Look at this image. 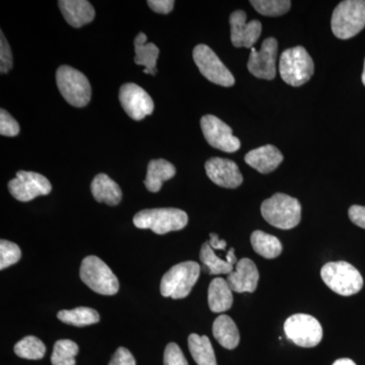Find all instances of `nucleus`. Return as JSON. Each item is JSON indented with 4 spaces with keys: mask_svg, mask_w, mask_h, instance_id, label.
I'll list each match as a JSON object with an SVG mask.
<instances>
[{
    "mask_svg": "<svg viewBox=\"0 0 365 365\" xmlns=\"http://www.w3.org/2000/svg\"><path fill=\"white\" fill-rule=\"evenodd\" d=\"M262 216L268 223L280 230H292L302 220V206L297 199L277 193L261 206Z\"/></svg>",
    "mask_w": 365,
    "mask_h": 365,
    "instance_id": "1",
    "label": "nucleus"
},
{
    "mask_svg": "<svg viewBox=\"0 0 365 365\" xmlns=\"http://www.w3.org/2000/svg\"><path fill=\"white\" fill-rule=\"evenodd\" d=\"M133 223L141 230H151L155 234L165 235L186 227L188 215L178 208L145 209L134 215Z\"/></svg>",
    "mask_w": 365,
    "mask_h": 365,
    "instance_id": "2",
    "label": "nucleus"
},
{
    "mask_svg": "<svg viewBox=\"0 0 365 365\" xmlns=\"http://www.w3.org/2000/svg\"><path fill=\"white\" fill-rule=\"evenodd\" d=\"M327 287L343 297L359 294L364 287V278L356 268L347 262H331L321 270Z\"/></svg>",
    "mask_w": 365,
    "mask_h": 365,
    "instance_id": "3",
    "label": "nucleus"
},
{
    "mask_svg": "<svg viewBox=\"0 0 365 365\" xmlns=\"http://www.w3.org/2000/svg\"><path fill=\"white\" fill-rule=\"evenodd\" d=\"M200 266L193 261L182 262L170 269L160 282V294L174 299H185L200 276Z\"/></svg>",
    "mask_w": 365,
    "mask_h": 365,
    "instance_id": "4",
    "label": "nucleus"
},
{
    "mask_svg": "<svg viewBox=\"0 0 365 365\" xmlns=\"http://www.w3.org/2000/svg\"><path fill=\"white\" fill-rule=\"evenodd\" d=\"M331 26L334 35L347 40L361 32L365 26L364 0H345L336 7Z\"/></svg>",
    "mask_w": 365,
    "mask_h": 365,
    "instance_id": "5",
    "label": "nucleus"
},
{
    "mask_svg": "<svg viewBox=\"0 0 365 365\" xmlns=\"http://www.w3.org/2000/svg\"><path fill=\"white\" fill-rule=\"evenodd\" d=\"M281 78L292 86L304 85L314 72L313 59L302 46L290 48L281 54L279 61Z\"/></svg>",
    "mask_w": 365,
    "mask_h": 365,
    "instance_id": "6",
    "label": "nucleus"
},
{
    "mask_svg": "<svg viewBox=\"0 0 365 365\" xmlns=\"http://www.w3.org/2000/svg\"><path fill=\"white\" fill-rule=\"evenodd\" d=\"M56 83L60 93L69 105L83 108L90 103L91 83L83 72L71 66H60L56 72Z\"/></svg>",
    "mask_w": 365,
    "mask_h": 365,
    "instance_id": "7",
    "label": "nucleus"
},
{
    "mask_svg": "<svg viewBox=\"0 0 365 365\" xmlns=\"http://www.w3.org/2000/svg\"><path fill=\"white\" fill-rule=\"evenodd\" d=\"M79 276L81 281L97 294L114 295L119 292V281L116 275L97 256H88L83 259Z\"/></svg>",
    "mask_w": 365,
    "mask_h": 365,
    "instance_id": "8",
    "label": "nucleus"
},
{
    "mask_svg": "<svg viewBox=\"0 0 365 365\" xmlns=\"http://www.w3.org/2000/svg\"><path fill=\"white\" fill-rule=\"evenodd\" d=\"M284 332L299 347H314L323 338V328L318 319L306 314L289 317L284 324Z\"/></svg>",
    "mask_w": 365,
    "mask_h": 365,
    "instance_id": "9",
    "label": "nucleus"
},
{
    "mask_svg": "<svg viewBox=\"0 0 365 365\" xmlns=\"http://www.w3.org/2000/svg\"><path fill=\"white\" fill-rule=\"evenodd\" d=\"M193 58L204 78L215 85L230 88L235 81L232 72L218 58L215 51L207 45H197L193 50Z\"/></svg>",
    "mask_w": 365,
    "mask_h": 365,
    "instance_id": "10",
    "label": "nucleus"
},
{
    "mask_svg": "<svg viewBox=\"0 0 365 365\" xmlns=\"http://www.w3.org/2000/svg\"><path fill=\"white\" fill-rule=\"evenodd\" d=\"M9 193L21 202H29L39 196H46L52 191V185L47 178L38 173L20 170L9 182Z\"/></svg>",
    "mask_w": 365,
    "mask_h": 365,
    "instance_id": "11",
    "label": "nucleus"
},
{
    "mask_svg": "<svg viewBox=\"0 0 365 365\" xmlns=\"http://www.w3.org/2000/svg\"><path fill=\"white\" fill-rule=\"evenodd\" d=\"M201 129L206 141L216 150L232 153L239 150L241 141L232 134V129L213 115H205L201 119Z\"/></svg>",
    "mask_w": 365,
    "mask_h": 365,
    "instance_id": "12",
    "label": "nucleus"
},
{
    "mask_svg": "<svg viewBox=\"0 0 365 365\" xmlns=\"http://www.w3.org/2000/svg\"><path fill=\"white\" fill-rule=\"evenodd\" d=\"M119 100L126 114L135 121H140L153 114L155 109L153 98L135 83H125L121 86Z\"/></svg>",
    "mask_w": 365,
    "mask_h": 365,
    "instance_id": "13",
    "label": "nucleus"
},
{
    "mask_svg": "<svg viewBox=\"0 0 365 365\" xmlns=\"http://www.w3.org/2000/svg\"><path fill=\"white\" fill-rule=\"evenodd\" d=\"M278 43L275 38L264 41L260 51L252 48L248 61L249 71L256 78L272 81L276 76Z\"/></svg>",
    "mask_w": 365,
    "mask_h": 365,
    "instance_id": "14",
    "label": "nucleus"
},
{
    "mask_svg": "<svg viewBox=\"0 0 365 365\" xmlns=\"http://www.w3.org/2000/svg\"><path fill=\"white\" fill-rule=\"evenodd\" d=\"M244 11H235L230 14V40L237 48H253L262 32L260 21L253 20L247 23Z\"/></svg>",
    "mask_w": 365,
    "mask_h": 365,
    "instance_id": "15",
    "label": "nucleus"
},
{
    "mask_svg": "<svg viewBox=\"0 0 365 365\" xmlns=\"http://www.w3.org/2000/svg\"><path fill=\"white\" fill-rule=\"evenodd\" d=\"M209 179L223 188L235 189L241 186L242 176L237 163L227 158H212L205 163Z\"/></svg>",
    "mask_w": 365,
    "mask_h": 365,
    "instance_id": "16",
    "label": "nucleus"
},
{
    "mask_svg": "<svg viewBox=\"0 0 365 365\" xmlns=\"http://www.w3.org/2000/svg\"><path fill=\"white\" fill-rule=\"evenodd\" d=\"M227 280L232 292H254L258 287L259 271L251 259L242 258L237 262L235 270L228 274Z\"/></svg>",
    "mask_w": 365,
    "mask_h": 365,
    "instance_id": "17",
    "label": "nucleus"
},
{
    "mask_svg": "<svg viewBox=\"0 0 365 365\" xmlns=\"http://www.w3.org/2000/svg\"><path fill=\"white\" fill-rule=\"evenodd\" d=\"M58 6L67 24L73 28L88 25L96 16L95 9L86 0H60Z\"/></svg>",
    "mask_w": 365,
    "mask_h": 365,
    "instance_id": "18",
    "label": "nucleus"
},
{
    "mask_svg": "<svg viewBox=\"0 0 365 365\" xmlns=\"http://www.w3.org/2000/svg\"><path fill=\"white\" fill-rule=\"evenodd\" d=\"M245 160L250 167L261 174H269L279 167L283 162V155L277 148L268 144L250 151L245 157Z\"/></svg>",
    "mask_w": 365,
    "mask_h": 365,
    "instance_id": "19",
    "label": "nucleus"
},
{
    "mask_svg": "<svg viewBox=\"0 0 365 365\" xmlns=\"http://www.w3.org/2000/svg\"><path fill=\"white\" fill-rule=\"evenodd\" d=\"M148 37L145 34L141 32L136 36L134 40V48H135V57L134 62L137 66L145 67L144 73L155 76L158 72L157 62L160 56V49L153 43H146Z\"/></svg>",
    "mask_w": 365,
    "mask_h": 365,
    "instance_id": "20",
    "label": "nucleus"
},
{
    "mask_svg": "<svg viewBox=\"0 0 365 365\" xmlns=\"http://www.w3.org/2000/svg\"><path fill=\"white\" fill-rule=\"evenodd\" d=\"M91 194L98 202L116 206L121 202L122 191L119 185L106 174H98L91 182Z\"/></svg>",
    "mask_w": 365,
    "mask_h": 365,
    "instance_id": "21",
    "label": "nucleus"
},
{
    "mask_svg": "<svg viewBox=\"0 0 365 365\" xmlns=\"http://www.w3.org/2000/svg\"><path fill=\"white\" fill-rule=\"evenodd\" d=\"M234 304L232 290L227 280L215 278L208 288V304L213 313H225Z\"/></svg>",
    "mask_w": 365,
    "mask_h": 365,
    "instance_id": "22",
    "label": "nucleus"
},
{
    "mask_svg": "<svg viewBox=\"0 0 365 365\" xmlns=\"http://www.w3.org/2000/svg\"><path fill=\"white\" fill-rule=\"evenodd\" d=\"M176 175V168L168 160L158 158L150 160L148 163V174H146L144 185L148 191L157 193L162 189L163 182L169 181Z\"/></svg>",
    "mask_w": 365,
    "mask_h": 365,
    "instance_id": "23",
    "label": "nucleus"
},
{
    "mask_svg": "<svg viewBox=\"0 0 365 365\" xmlns=\"http://www.w3.org/2000/svg\"><path fill=\"white\" fill-rule=\"evenodd\" d=\"M213 336L222 347L228 350L235 349L240 343V333L232 318L222 314L213 323Z\"/></svg>",
    "mask_w": 365,
    "mask_h": 365,
    "instance_id": "24",
    "label": "nucleus"
},
{
    "mask_svg": "<svg viewBox=\"0 0 365 365\" xmlns=\"http://www.w3.org/2000/svg\"><path fill=\"white\" fill-rule=\"evenodd\" d=\"M189 350L198 365H217L215 350L207 336L191 334L188 338Z\"/></svg>",
    "mask_w": 365,
    "mask_h": 365,
    "instance_id": "25",
    "label": "nucleus"
},
{
    "mask_svg": "<svg viewBox=\"0 0 365 365\" xmlns=\"http://www.w3.org/2000/svg\"><path fill=\"white\" fill-rule=\"evenodd\" d=\"M251 244L254 251L263 258L275 259L282 253V244L277 237L256 230L251 235Z\"/></svg>",
    "mask_w": 365,
    "mask_h": 365,
    "instance_id": "26",
    "label": "nucleus"
},
{
    "mask_svg": "<svg viewBox=\"0 0 365 365\" xmlns=\"http://www.w3.org/2000/svg\"><path fill=\"white\" fill-rule=\"evenodd\" d=\"M60 321L68 325L83 327L93 325L100 321V314L91 307H81L73 309H64L57 314Z\"/></svg>",
    "mask_w": 365,
    "mask_h": 365,
    "instance_id": "27",
    "label": "nucleus"
},
{
    "mask_svg": "<svg viewBox=\"0 0 365 365\" xmlns=\"http://www.w3.org/2000/svg\"><path fill=\"white\" fill-rule=\"evenodd\" d=\"M200 260L204 267L207 268L209 273L212 275H222V274H230L234 271L235 264L230 261L222 260L211 248L208 242H204L200 251Z\"/></svg>",
    "mask_w": 365,
    "mask_h": 365,
    "instance_id": "28",
    "label": "nucleus"
},
{
    "mask_svg": "<svg viewBox=\"0 0 365 365\" xmlns=\"http://www.w3.org/2000/svg\"><path fill=\"white\" fill-rule=\"evenodd\" d=\"M14 353L21 359L39 360L45 356L46 346L39 338L26 336L14 346Z\"/></svg>",
    "mask_w": 365,
    "mask_h": 365,
    "instance_id": "29",
    "label": "nucleus"
},
{
    "mask_svg": "<svg viewBox=\"0 0 365 365\" xmlns=\"http://www.w3.org/2000/svg\"><path fill=\"white\" fill-rule=\"evenodd\" d=\"M78 346L71 340H58L53 349L51 362L53 365H76V356Z\"/></svg>",
    "mask_w": 365,
    "mask_h": 365,
    "instance_id": "30",
    "label": "nucleus"
},
{
    "mask_svg": "<svg viewBox=\"0 0 365 365\" xmlns=\"http://www.w3.org/2000/svg\"><path fill=\"white\" fill-rule=\"evenodd\" d=\"M250 4L262 16H279L285 14L292 7L288 0H252Z\"/></svg>",
    "mask_w": 365,
    "mask_h": 365,
    "instance_id": "31",
    "label": "nucleus"
},
{
    "mask_svg": "<svg viewBox=\"0 0 365 365\" xmlns=\"http://www.w3.org/2000/svg\"><path fill=\"white\" fill-rule=\"evenodd\" d=\"M21 252L20 247L6 240L0 242V269L9 267L21 260Z\"/></svg>",
    "mask_w": 365,
    "mask_h": 365,
    "instance_id": "32",
    "label": "nucleus"
},
{
    "mask_svg": "<svg viewBox=\"0 0 365 365\" xmlns=\"http://www.w3.org/2000/svg\"><path fill=\"white\" fill-rule=\"evenodd\" d=\"M20 125L9 112L4 109L0 111V134L2 136L14 137L20 133Z\"/></svg>",
    "mask_w": 365,
    "mask_h": 365,
    "instance_id": "33",
    "label": "nucleus"
},
{
    "mask_svg": "<svg viewBox=\"0 0 365 365\" xmlns=\"http://www.w3.org/2000/svg\"><path fill=\"white\" fill-rule=\"evenodd\" d=\"M0 35V73L6 74L13 68V53L4 33Z\"/></svg>",
    "mask_w": 365,
    "mask_h": 365,
    "instance_id": "34",
    "label": "nucleus"
},
{
    "mask_svg": "<svg viewBox=\"0 0 365 365\" xmlns=\"http://www.w3.org/2000/svg\"><path fill=\"white\" fill-rule=\"evenodd\" d=\"M163 364L165 365H189L186 357L182 354L181 348L176 343H170L165 347Z\"/></svg>",
    "mask_w": 365,
    "mask_h": 365,
    "instance_id": "35",
    "label": "nucleus"
},
{
    "mask_svg": "<svg viewBox=\"0 0 365 365\" xmlns=\"http://www.w3.org/2000/svg\"><path fill=\"white\" fill-rule=\"evenodd\" d=\"M109 365H136L133 355L124 347L118 348Z\"/></svg>",
    "mask_w": 365,
    "mask_h": 365,
    "instance_id": "36",
    "label": "nucleus"
},
{
    "mask_svg": "<svg viewBox=\"0 0 365 365\" xmlns=\"http://www.w3.org/2000/svg\"><path fill=\"white\" fill-rule=\"evenodd\" d=\"M148 4L155 13L168 14L174 9L175 1L173 0H150L148 1Z\"/></svg>",
    "mask_w": 365,
    "mask_h": 365,
    "instance_id": "37",
    "label": "nucleus"
},
{
    "mask_svg": "<svg viewBox=\"0 0 365 365\" xmlns=\"http://www.w3.org/2000/svg\"><path fill=\"white\" fill-rule=\"evenodd\" d=\"M348 215L354 225L365 230V206H351L348 211Z\"/></svg>",
    "mask_w": 365,
    "mask_h": 365,
    "instance_id": "38",
    "label": "nucleus"
},
{
    "mask_svg": "<svg viewBox=\"0 0 365 365\" xmlns=\"http://www.w3.org/2000/svg\"><path fill=\"white\" fill-rule=\"evenodd\" d=\"M208 244L210 245L213 251L215 250H225L227 248V242L225 240H220L218 235L216 234H210V240H209Z\"/></svg>",
    "mask_w": 365,
    "mask_h": 365,
    "instance_id": "39",
    "label": "nucleus"
},
{
    "mask_svg": "<svg viewBox=\"0 0 365 365\" xmlns=\"http://www.w3.org/2000/svg\"><path fill=\"white\" fill-rule=\"evenodd\" d=\"M333 365H356L351 359H342L336 360Z\"/></svg>",
    "mask_w": 365,
    "mask_h": 365,
    "instance_id": "40",
    "label": "nucleus"
},
{
    "mask_svg": "<svg viewBox=\"0 0 365 365\" xmlns=\"http://www.w3.org/2000/svg\"><path fill=\"white\" fill-rule=\"evenodd\" d=\"M362 83L365 86V60H364V72H362Z\"/></svg>",
    "mask_w": 365,
    "mask_h": 365,
    "instance_id": "41",
    "label": "nucleus"
}]
</instances>
